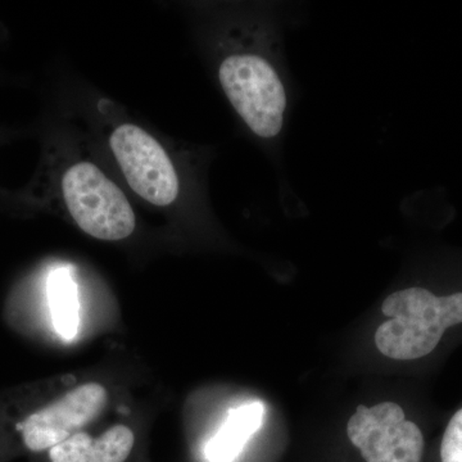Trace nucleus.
<instances>
[{"instance_id": "1", "label": "nucleus", "mask_w": 462, "mask_h": 462, "mask_svg": "<svg viewBox=\"0 0 462 462\" xmlns=\"http://www.w3.org/2000/svg\"><path fill=\"white\" fill-rule=\"evenodd\" d=\"M383 322L375 345L383 355L398 361L430 355L449 328L462 324V291L437 296L425 288L394 291L383 302Z\"/></svg>"}, {"instance_id": "2", "label": "nucleus", "mask_w": 462, "mask_h": 462, "mask_svg": "<svg viewBox=\"0 0 462 462\" xmlns=\"http://www.w3.org/2000/svg\"><path fill=\"white\" fill-rule=\"evenodd\" d=\"M218 80L231 106L257 136L273 139L284 126L287 91L275 66L257 53L225 58Z\"/></svg>"}, {"instance_id": "3", "label": "nucleus", "mask_w": 462, "mask_h": 462, "mask_svg": "<svg viewBox=\"0 0 462 462\" xmlns=\"http://www.w3.org/2000/svg\"><path fill=\"white\" fill-rule=\"evenodd\" d=\"M63 199L80 229L97 239L121 240L135 229V215L123 190L98 167L79 162L62 179Z\"/></svg>"}, {"instance_id": "4", "label": "nucleus", "mask_w": 462, "mask_h": 462, "mask_svg": "<svg viewBox=\"0 0 462 462\" xmlns=\"http://www.w3.org/2000/svg\"><path fill=\"white\" fill-rule=\"evenodd\" d=\"M346 434L366 462H422L424 436L407 420L400 404H360L349 418Z\"/></svg>"}, {"instance_id": "5", "label": "nucleus", "mask_w": 462, "mask_h": 462, "mask_svg": "<svg viewBox=\"0 0 462 462\" xmlns=\"http://www.w3.org/2000/svg\"><path fill=\"white\" fill-rule=\"evenodd\" d=\"M111 148L130 188L156 206H169L179 196V179L165 149L147 132L126 124L115 130Z\"/></svg>"}, {"instance_id": "6", "label": "nucleus", "mask_w": 462, "mask_h": 462, "mask_svg": "<svg viewBox=\"0 0 462 462\" xmlns=\"http://www.w3.org/2000/svg\"><path fill=\"white\" fill-rule=\"evenodd\" d=\"M108 393L98 383L79 385L18 425L26 448L50 451L96 420L107 404Z\"/></svg>"}, {"instance_id": "7", "label": "nucleus", "mask_w": 462, "mask_h": 462, "mask_svg": "<svg viewBox=\"0 0 462 462\" xmlns=\"http://www.w3.org/2000/svg\"><path fill=\"white\" fill-rule=\"evenodd\" d=\"M135 437L125 425H115L94 438L76 433L50 449L51 462H125L132 454Z\"/></svg>"}, {"instance_id": "8", "label": "nucleus", "mask_w": 462, "mask_h": 462, "mask_svg": "<svg viewBox=\"0 0 462 462\" xmlns=\"http://www.w3.org/2000/svg\"><path fill=\"white\" fill-rule=\"evenodd\" d=\"M264 406L261 402L245 403L230 410L226 420L207 442L205 454L209 462H233L248 440L260 430Z\"/></svg>"}, {"instance_id": "9", "label": "nucleus", "mask_w": 462, "mask_h": 462, "mask_svg": "<svg viewBox=\"0 0 462 462\" xmlns=\"http://www.w3.org/2000/svg\"><path fill=\"white\" fill-rule=\"evenodd\" d=\"M47 291L54 329L60 338L74 339L80 325V303L78 285L69 270L57 269L51 272Z\"/></svg>"}, {"instance_id": "10", "label": "nucleus", "mask_w": 462, "mask_h": 462, "mask_svg": "<svg viewBox=\"0 0 462 462\" xmlns=\"http://www.w3.org/2000/svg\"><path fill=\"white\" fill-rule=\"evenodd\" d=\"M442 462H462V407L447 424L440 443Z\"/></svg>"}]
</instances>
